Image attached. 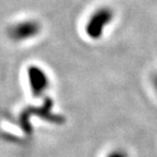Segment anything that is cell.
<instances>
[{
  "label": "cell",
  "instance_id": "cell-1",
  "mask_svg": "<svg viewBox=\"0 0 157 157\" xmlns=\"http://www.w3.org/2000/svg\"><path fill=\"white\" fill-rule=\"evenodd\" d=\"M115 20V11L108 6H101L94 9L84 24V33L91 40H99L103 38L107 27Z\"/></svg>",
  "mask_w": 157,
  "mask_h": 157
},
{
  "label": "cell",
  "instance_id": "cell-2",
  "mask_svg": "<svg viewBox=\"0 0 157 157\" xmlns=\"http://www.w3.org/2000/svg\"><path fill=\"white\" fill-rule=\"evenodd\" d=\"M42 32V24L35 19H24L8 27V37L14 43H25L36 38Z\"/></svg>",
  "mask_w": 157,
  "mask_h": 157
},
{
  "label": "cell",
  "instance_id": "cell-3",
  "mask_svg": "<svg viewBox=\"0 0 157 157\" xmlns=\"http://www.w3.org/2000/svg\"><path fill=\"white\" fill-rule=\"evenodd\" d=\"M27 83L33 97L43 96L50 86V80L44 69L36 64H31L26 70Z\"/></svg>",
  "mask_w": 157,
  "mask_h": 157
},
{
  "label": "cell",
  "instance_id": "cell-4",
  "mask_svg": "<svg viewBox=\"0 0 157 157\" xmlns=\"http://www.w3.org/2000/svg\"><path fill=\"white\" fill-rule=\"evenodd\" d=\"M106 157H129L128 153L122 148H115L106 155Z\"/></svg>",
  "mask_w": 157,
  "mask_h": 157
},
{
  "label": "cell",
  "instance_id": "cell-5",
  "mask_svg": "<svg viewBox=\"0 0 157 157\" xmlns=\"http://www.w3.org/2000/svg\"><path fill=\"white\" fill-rule=\"evenodd\" d=\"M152 82H153V86H154L155 91L157 92V73L155 74L154 76H153V80H152Z\"/></svg>",
  "mask_w": 157,
  "mask_h": 157
}]
</instances>
